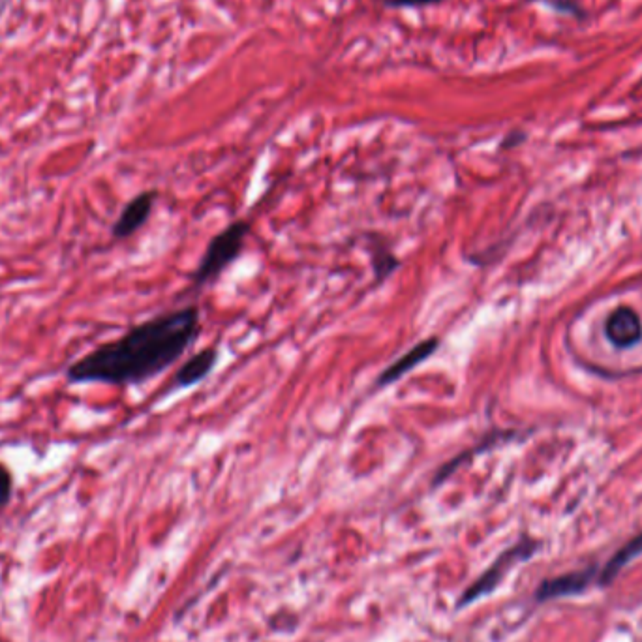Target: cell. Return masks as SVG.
<instances>
[{"label": "cell", "instance_id": "obj_10", "mask_svg": "<svg viewBox=\"0 0 642 642\" xmlns=\"http://www.w3.org/2000/svg\"><path fill=\"white\" fill-rule=\"evenodd\" d=\"M505 436H507L505 432H492V434H489L487 438H483L479 444L474 445L472 449H466V451H462L460 455H457L455 459L445 462L444 466H442V468H438V472L434 474V479H432V489L440 487L442 483H445L451 475L455 474V472L459 470L462 464H466L468 460L474 459L475 455H479V453L487 451V449H490L492 445L498 444L500 440H504Z\"/></svg>", "mask_w": 642, "mask_h": 642}, {"label": "cell", "instance_id": "obj_7", "mask_svg": "<svg viewBox=\"0 0 642 642\" xmlns=\"http://www.w3.org/2000/svg\"><path fill=\"white\" fill-rule=\"evenodd\" d=\"M220 352L218 348H205L203 352H198L192 355L190 359H186L181 367L177 368V372L171 378V391H181V389H190L199 382H203L211 372H213L216 363H218Z\"/></svg>", "mask_w": 642, "mask_h": 642}, {"label": "cell", "instance_id": "obj_15", "mask_svg": "<svg viewBox=\"0 0 642 642\" xmlns=\"http://www.w3.org/2000/svg\"><path fill=\"white\" fill-rule=\"evenodd\" d=\"M524 139H526V136H524V134L515 132V134H511V136H507V138H505L504 143H502V147H504V149H507V147H515V145H519V143H522Z\"/></svg>", "mask_w": 642, "mask_h": 642}, {"label": "cell", "instance_id": "obj_8", "mask_svg": "<svg viewBox=\"0 0 642 642\" xmlns=\"http://www.w3.org/2000/svg\"><path fill=\"white\" fill-rule=\"evenodd\" d=\"M605 333L614 346L631 348L642 338L641 320L633 308L620 306L607 318Z\"/></svg>", "mask_w": 642, "mask_h": 642}, {"label": "cell", "instance_id": "obj_2", "mask_svg": "<svg viewBox=\"0 0 642 642\" xmlns=\"http://www.w3.org/2000/svg\"><path fill=\"white\" fill-rule=\"evenodd\" d=\"M248 233L250 224L246 220H233L224 230L216 233L205 248L196 271L192 273L194 286H207L222 275L243 254Z\"/></svg>", "mask_w": 642, "mask_h": 642}, {"label": "cell", "instance_id": "obj_12", "mask_svg": "<svg viewBox=\"0 0 642 642\" xmlns=\"http://www.w3.org/2000/svg\"><path fill=\"white\" fill-rule=\"evenodd\" d=\"M543 4H547L552 10H556L558 14H567V16L577 17V19H586V12L582 10L581 4L577 0H539Z\"/></svg>", "mask_w": 642, "mask_h": 642}, {"label": "cell", "instance_id": "obj_3", "mask_svg": "<svg viewBox=\"0 0 642 642\" xmlns=\"http://www.w3.org/2000/svg\"><path fill=\"white\" fill-rule=\"evenodd\" d=\"M541 549V541L532 539V537H524L520 539L519 543H515L513 547L505 549L492 564L489 569L474 581V584L459 597L457 601V609H464L468 605H472L475 601H479L481 597L489 596L492 594L505 577L507 573L515 566H519L522 562H528L530 558H534L535 552Z\"/></svg>", "mask_w": 642, "mask_h": 642}, {"label": "cell", "instance_id": "obj_9", "mask_svg": "<svg viewBox=\"0 0 642 642\" xmlns=\"http://www.w3.org/2000/svg\"><path fill=\"white\" fill-rule=\"evenodd\" d=\"M639 556H642V532L635 535V537H631L626 545L614 552L611 560L601 567V571L597 573V586L609 588L612 582L618 579L622 569L629 566L631 562H635Z\"/></svg>", "mask_w": 642, "mask_h": 642}, {"label": "cell", "instance_id": "obj_4", "mask_svg": "<svg viewBox=\"0 0 642 642\" xmlns=\"http://www.w3.org/2000/svg\"><path fill=\"white\" fill-rule=\"evenodd\" d=\"M597 573H599V566L590 564L577 571L545 579L537 586L534 599L537 603H547L562 597L581 596L592 586V582L597 581Z\"/></svg>", "mask_w": 642, "mask_h": 642}, {"label": "cell", "instance_id": "obj_11", "mask_svg": "<svg viewBox=\"0 0 642 642\" xmlns=\"http://www.w3.org/2000/svg\"><path fill=\"white\" fill-rule=\"evenodd\" d=\"M372 267H374L376 280L385 282L400 267V261L387 246H378L372 252Z\"/></svg>", "mask_w": 642, "mask_h": 642}, {"label": "cell", "instance_id": "obj_5", "mask_svg": "<svg viewBox=\"0 0 642 642\" xmlns=\"http://www.w3.org/2000/svg\"><path fill=\"white\" fill-rule=\"evenodd\" d=\"M440 344H442L440 337H428L425 340H421V342H417L408 352L402 353L393 363H389L387 367L383 368L382 372L374 380V389H383V387H389V385L397 383L400 378L410 374L412 370H415L421 363H425L434 353L438 352Z\"/></svg>", "mask_w": 642, "mask_h": 642}, {"label": "cell", "instance_id": "obj_1", "mask_svg": "<svg viewBox=\"0 0 642 642\" xmlns=\"http://www.w3.org/2000/svg\"><path fill=\"white\" fill-rule=\"evenodd\" d=\"M198 306H183L153 316L123 337L96 346L66 368L68 383L139 385L173 367L198 340Z\"/></svg>", "mask_w": 642, "mask_h": 642}, {"label": "cell", "instance_id": "obj_6", "mask_svg": "<svg viewBox=\"0 0 642 642\" xmlns=\"http://www.w3.org/2000/svg\"><path fill=\"white\" fill-rule=\"evenodd\" d=\"M156 190H145L139 192L138 196L130 199L123 207L119 218L111 226V237L117 241L130 239L136 235L151 218L154 203H156Z\"/></svg>", "mask_w": 642, "mask_h": 642}, {"label": "cell", "instance_id": "obj_14", "mask_svg": "<svg viewBox=\"0 0 642 642\" xmlns=\"http://www.w3.org/2000/svg\"><path fill=\"white\" fill-rule=\"evenodd\" d=\"M444 0H382L385 8H393V10H400V8H425V6H434L440 4Z\"/></svg>", "mask_w": 642, "mask_h": 642}, {"label": "cell", "instance_id": "obj_13", "mask_svg": "<svg viewBox=\"0 0 642 642\" xmlns=\"http://www.w3.org/2000/svg\"><path fill=\"white\" fill-rule=\"evenodd\" d=\"M12 492H14V477L12 472L0 462V509L10 504Z\"/></svg>", "mask_w": 642, "mask_h": 642}]
</instances>
